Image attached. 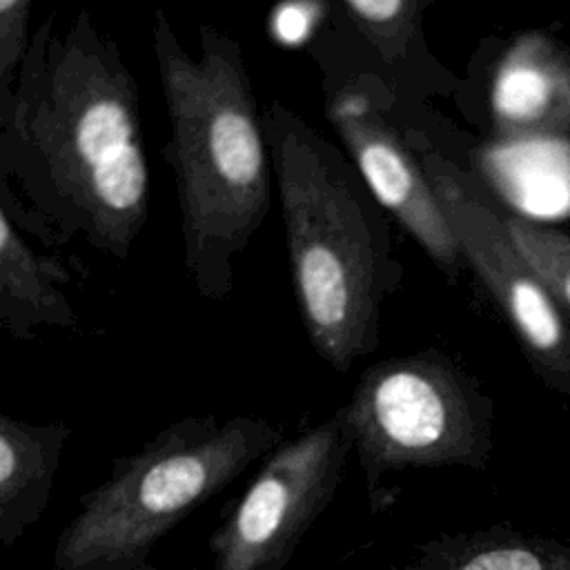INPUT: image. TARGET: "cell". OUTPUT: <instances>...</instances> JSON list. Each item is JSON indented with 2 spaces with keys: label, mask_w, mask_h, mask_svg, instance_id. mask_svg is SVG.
<instances>
[{
  "label": "cell",
  "mask_w": 570,
  "mask_h": 570,
  "mask_svg": "<svg viewBox=\"0 0 570 570\" xmlns=\"http://www.w3.org/2000/svg\"><path fill=\"white\" fill-rule=\"evenodd\" d=\"M2 167L60 225L127 258L147 220L149 167L136 80L87 9L49 13L0 94Z\"/></svg>",
  "instance_id": "1"
},
{
  "label": "cell",
  "mask_w": 570,
  "mask_h": 570,
  "mask_svg": "<svg viewBox=\"0 0 570 570\" xmlns=\"http://www.w3.org/2000/svg\"><path fill=\"white\" fill-rule=\"evenodd\" d=\"M151 42L169 118L165 158L176 178L185 267L196 292L225 298L236 261L269 209V145L238 42L200 27L191 56L167 13Z\"/></svg>",
  "instance_id": "2"
},
{
  "label": "cell",
  "mask_w": 570,
  "mask_h": 570,
  "mask_svg": "<svg viewBox=\"0 0 570 570\" xmlns=\"http://www.w3.org/2000/svg\"><path fill=\"white\" fill-rule=\"evenodd\" d=\"M265 134L281 191L296 301L316 354L347 372L379 343L390 245L343 156L274 100Z\"/></svg>",
  "instance_id": "3"
},
{
  "label": "cell",
  "mask_w": 570,
  "mask_h": 570,
  "mask_svg": "<svg viewBox=\"0 0 570 570\" xmlns=\"http://www.w3.org/2000/svg\"><path fill=\"white\" fill-rule=\"evenodd\" d=\"M281 423L252 416H187L114 461L62 528L56 570H151L154 546L198 505L281 443Z\"/></svg>",
  "instance_id": "4"
},
{
  "label": "cell",
  "mask_w": 570,
  "mask_h": 570,
  "mask_svg": "<svg viewBox=\"0 0 570 570\" xmlns=\"http://www.w3.org/2000/svg\"><path fill=\"white\" fill-rule=\"evenodd\" d=\"M345 407L370 490L387 472L490 461L492 399L436 350L374 363Z\"/></svg>",
  "instance_id": "5"
},
{
  "label": "cell",
  "mask_w": 570,
  "mask_h": 570,
  "mask_svg": "<svg viewBox=\"0 0 570 570\" xmlns=\"http://www.w3.org/2000/svg\"><path fill=\"white\" fill-rule=\"evenodd\" d=\"M354 450L347 407L283 441L209 539L214 570H283L332 501Z\"/></svg>",
  "instance_id": "6"
},
{
  "label": "cell",
  "mask_w": 570,
  "mask_h": 570,
  "mask_svg": "<svg viewBox=\"0 0 570 570\" xmlns=\"http://www.w3.org/2000/svg\"><path fill=\"white\" fill-rule=\"evenodd\" d=\"M428 174L461 256L474 269L546 387L570 401V312L548 292L514 247L503 216L479 185L436 149L416 154Z\"/></svg>",
  "instance_id": "7"
},
{
  "label": "cell",
  "mask_w": 570,
  "mask_h": 570,
  "mask_svg": "<svg viewBox=\"0 0 570 570\" xmlns=\"http://www.w3.org/2000/svg\"><path fill=\"white\" fill-rule=\"evenodd\" d=\"M330 120L352 154L365 185L448 274H456L461 249L445 209L419 158L374 105L372 94L347 85L330 102Z\"/></svg>",
  "instance_id": "8"
},
{
  "label": "cell",
  "mask_w": 570,
  "mask_h": 570,
  "mask_svg": "<svg viewBox=\"0 0 570 570\" xmlns=\"http://www.w3.org/2000/svg\"><path fill=\"white\" fill-rule=\"evenodd\" d=\"M503 136L534 138L570 131V47L541 33L521 36L503 56L492 89Z\"/></svg>",
  "instance_id": "9"
},
{
  "label": "cell",
  "mask_w": 570,
  "mask_h": 570,
  "mask_svg": "<svg viewBox=\"0 0 570 570\" xmlns=\"http://www.w3.org/2000/svg\"><path fill=\"white\" fill-rule=\"evenodd\" d=\"M69 428L0 416V543L13 548L49 503Z\"/></svg>",
  "instance_id": "10"
},
{
  "label": "cell",
  "mask_w": 570,
  "mask_h": 570,
  "mask_svg": "<svg viewBox=\"0 0 570 570\" xmlns=\"http://www.w3.org/2000/svg\"><path fill=\"white\" fill-rule=\"evenodd\" d=\"M60 283L67 274L49 258L38 256L18 234L9 207L0 214V321L16 338L31 336L38 325L69 327L73 309Z\"/></svg>",
  "instance_id": "11"
},
{
  "label": "cell",
  "mask_w": 570,
  "mask_h": 570,
  "mask_svg": "<svg viewBox=\"0 0 570 570\" xmlns=\"http://www.w3.org/2000/svg\"><path fill=\"white\" fill-rule=\"evenodd\" d=\"M394 570H570V546L492 525L436 537Z\"/></svg>",
  "instance_id": "12"
},
{
  "label": "cell",
  "mask_w": 570,
  "mask_h": 570,
  "mask_svg": "<svg viewBox=\"0 0 570 570\" xmlns=\"http://www.w3.org/2000/svg\"><path fill=\"white\" fill-rule=\"evenodd\" d=\"M383 62H401L430 0H334Z\"/></svg>",
  "instance_id": "13"
},
{
  "label": "cell",
  "mask_w": 570,
  "mask_h": 570,
  "mask_svg": "<svg viewBox=\"0 0 570 570\" xmlns=\"http://www.w3.org/2000/svg\"><path fill=\"white\" fill-rule=\"evenodd\" d=\"M503 223L523 261L570 312V236L519 216H503Z\"/></svg>",
  "instance_id": "14"
},
{
  "label": "cell",
  "mask_w": 570,
  "mask_h": 570,
  "mask_svg": "<svg viewBox=\"0 0 570 570\" xmlns=\"http://www.w3.org/2000/svg\"><path fill=\"white\" fill-rule=\"evenodd\" d=\"M33 0H0V94H4L27 53Z\"/></svg>",
  "instance_id": "15"
}]
</instances>
